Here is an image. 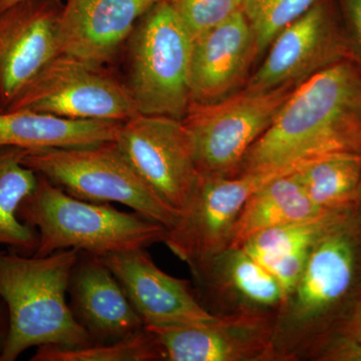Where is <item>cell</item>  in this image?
Here are the masks:
<instances>
[{
    "label": "cell",
    "instance_id": "10",
    "mask_svg": "<svg viewBox=\"0 0 361 361\" xmlns=\"http://www.w3.org/2000/svg\"><path fill=\"white\" fill-rule=\"evenodd\" d=\"M296 169L233 177L201 175L189 206L168 230L164 243L187 264L219 253L231 245L235 227L252 195L269 180Z\"/></svg>",
    "mask_w": 361,
    "mask_h": 361
},
{
    "label": "cell",
    "instance_id": "15",
    "mask_svg": "<svg viewBox=\"0 0 361 361\" xmlns=\"http://www.w3.org/2000/svg\"><path fill=\"white\" fill-rule=\"evenodd\" d=\"M101 258L146 327L203 324L220 317L202 305L191 282L161 270L147 248L118 252Z\"/></svg>",
    "mask_w": 361,
    "mask_h": 361
},
{
    "label": "cell",
    "instance_id": "29",
    "mask_svg": "<svg viewBox=\"0 0 361 361\" xmlns=\"http://www.w3.org/2000/svg\"><path fill=\"white\" fill-rule=\"evenodd\" d=\"M26 1H30V0H0V13H4L6 9L11 8V7L18 6V4ZM54 1L63 4V0H54Z\"/></svg>",
    "mask_w": 361,
    "mask_h": 361
},
{
    "label": "cell",
    "instance_id": "20",
    "mask_svg": "<svg viewBox=\"0 0 361 361\" xmlns=\"http://www.w3.org/2000/svg\"><path fill=\"white\" fill-rule=\"evenodd\" d=\"M342 215V211H334L313 219L271 228L253 235L240 247L276 278L287 297L300 278L317 240Z\"/></svg>",
    "mask_w": 361,
    "mask_h": 361
},
{
    "label": "cell",
    "instance_id": "6",
    "mask_svg": "<svg viewBox=\"0 0 361 361\" xmlns=\"http://www.w3.org/2000/svg\"><path fill=\"white\" fill-rule=\"evenodd\" d=\"M23 164L80 200L123 204L168 230L179 220L180 214L142 180L115 142L30 149Z\"/></svg>",
    "mask_w": 361,
    "mask_h": 361
},
{
    "label": "cell",
    "instance_id": "12",
    "mask_svg": "<svg viewBox=\"0 0 361 361\" xmlns=\"http://www.w3.org/2000/svg\"><path fill=\"white\" fill-rule=\"evenodd\" d=\"M188 266L195 293L212 314L276 317L286 298L276 278L242 247H228Z\"/></svg>",
    "mask_w": 361,
    "mask_h": 361
},
{
    "label": "cell",
    "instance_id": "22",
    "mask_svg": "<svg viewBox=\"0 0 361 361\" xmlns=\"http://www.w3.org/2000/svg\"><path fill=\"white\" fill-rule=\"evenodd\" d=\"M28 151L0 146V244L23 255H33L39 246V233L18 216L21 202L32 193L39 180L23 164Z\"/></svg>",
    "mask_w": 361,
    "mask_h": 361
},
{
    "label": "cell",
    "instance_id": "4",
    "mask_svg": "<svg viewBox=\"0 0 361 361\" xmlns=\"http://www.w3.org/2000/svg\"><path fill=\"white\" fill-rule=\"evenodd\" d=\"M344 221L343 214L317 240L300 278L275 317L273 345L278 361L313 357L324 322L355 285L358 242Z\"/></svg>",
    "mask_w": 361,
    "mask_h": 361
},
{
    "label": "cell",
    "instance_id": "13",
    "mask_svg": "<svg viewBox=\"0 0 361 361\" xmlns=\"http://www.w3.org/2000/svg\"><path fill=\"white\" fill-rule=\"evenodd\" d=\"M275 317L224 315L203 324L147 326L163 360L278 361L273 345Z\"/></svg>",
    "mask_w": 361,
    "mask_h": 361
},
{
    "label": "cell",
    "instance_id": "25",
    "mask_svg": "<svg viewBox=\"0 0 361 361\" xmlns=\"http://www.w3.org/2000/svg\"><path fill=\"white\" fill-rule=\"evenodd\" d=\"M318 0H241V11L248 20L259 56H263L274 37L292 21L310 11Z\"/></svg>",
    "mask_w": 361,
    "mask_h": 361
},
{
    "label": "cell",
    "instance_id": "1",
    "mask_svg": "<svg viewBox=\"0 0 361 361\" xmlns=\"http://www.w3.org/2000/svg\"><path fill=\"white\" fill-rule=\"evenodd\" d=\"M342 153L361 154V71L349 59L297 85L235 176Z\"/></svg>",
    "mask_w": 361,
    "mask_h": 361
},
{
    "label": "cell",
    "instance_id": "17",
    "mask_svg": "<svg viewBox=\"0 0 361 361\" xmlns=\"http://www.w3.org/2000/svg\"><path fill=\"white\" fill-rule=\"evenodd\" d=\"M259 58L255 37L241 11L192 39L191 102L219 101L245 87Z\"/></svg>",
    "mask_w": 361,
    "mask_h": 361
},
{
    "label": "cell",
    "instance_id": "30",
    "mask_svg": "<svg viewBox=\"0 0 361 361\" xmlns=\"http://www.w3.org/2000/svg\"><path fill=\"white\" fill-rule=\"evenodd\" d=\"M6 331L7 325H6V320H4V314H2L1 306H0V351H1L4 339H6Z\"/></svg>",
    "mask_w": 361,
    "mask_h": 361
},
{
    "label": "cell",
    "instance_id": "21",
    "mask_svg": "<svg viewBox=\"0 0 361 361\" xmlns=\"http://www.w3.org/2000/svg\"><path fill=\"white\" fill-rule=\"evenodd\" d=\"M329 211L322 210L308 198L295 170L285 173L266 183L247 201L230 247L242 246L246 240L264 230L313 219Z\"/></svg>",
    "mask_w": 361,
    "mask_h": 361
},
{
    "label": "cell",
    "instance_id": "16",
    "mask_svg": "<svg viewBox=\"0 0 361 361\" xmlns=\"http://www.w3.org/2000/svg\"><path fill=\"white\" fill-rule=\"evenodd\" d=\"M159 0H63L59 54L106 66L122 51L140 18Z\"/></svg>",
    "mask_w": 361,
    "mask_h": 361
},
{
    "label": "cell",
    "instance_id": "14",
    "mask_svg": "<svg viewBox=\"0 0 361 361\" xmlns=\"http://www.w3.org/2000/svg\"><path fill=\"white\" fill-rule=\"evenodd\" d=\"M63 4L30 0L0 13V104L6 111L58 56Z\"/></svg>",
    "mask_w": 361,
    "mask_h": 361
},
{
    "label": "cell",
    "instance_id": "19",
    "mask_svg": "<svg viewBox=\"0 0 361 361\" xmlns=\"http://www.w3.org/2000/svg\"><path fill=\"white\" fill-rule=\"evenodd\" d=\"M122 123L71 120L30 110L0 113V146L78 148L115 142Z\"/></svg>",
    "mask_w": 361,
    "mask_h": 361
},
{
    "label": "cell",
    "instance_id": "26",
    "mask_svg": "<svg viewBox=\"0 0 361 361\" xmlns=\"http://www.w3.org/2000/svg\"><path fill=\"white\" fill-rule=\"evenodd\" d=\"M192 39L241 11V0H165Z\"/></svg>",
    "mask_w": 361,
    "mask_h": 361
},
{
    "label": "cell",
    "instance_id": "32",
    "mask_svg": "<svg viewBox=\"0 0 361 361\" xmlns=\"http://www.w3.org/2000/svg\"><path fill=\"white\" fill-rule=\"evenodd\" d=\"M1 111H4V108H2L1 104H0V113H1Z\"/></svg>",
    "mask_w": 361,
    "mask_h": 361
},
{
    "label": "cell",
    "instance_id": "9",
    "mask_svg": "<svg viewBox=\"0 0 361 361\" xmlns=\"http://www.w3.org/2000/svg\"><path fill=\"white\" fill-rule=\"evenodd\" d=\"M115 142L161 200L179 214L186 210L201 174L183 121L137 114L122 123Z\"/></svg>",
    "mask_w": 361,
    "mask_h": 361
},
{
    "label": "cell",
    "instance_id": "8",
    "mask_svg": "<svg viewBox=\"0 0 361 361\" xmlns=\"http://www.w3.org/2000/svg\"><path fill=\"white\" fill-rule=\"evenodd\" d=\"M20 110L118 123L139 114L123 80L106 66L63 54L49 61L6 111Z\"/></svg>",
    "mask_w": 361,
    "mask_h": 361
},
{
    "label": "cell",
    "instance_id": "5",
    "mask_svg": "<svg viewBox=\"0 0 361 361\" xmlns=\"http://www.w3.org/2000/svg\"><path fill=\"white\" fill-rule=\"evenodd\" d=\"M123 49V82L137 113L183 121L191 104L192 37L165 0L140 18Z\"/></svg>",
    "mask_w": 361,
    "mask_h": 361
},
{
    "label": "cell",
    "instance_id": "11",
    "mask_svg": "<svg viewBox=\"0 0 361 361\" xmlns=\"http://www.w3.org/2000/svg\"><path fill=\"white\" fill-rule=\"evenodd\" d=\"M265 52L262 63L246 82L249 89L297 87L320 71L350 59L341 23L322 0L285 26Z\"/></svg>",
    "mask_w": 361,
    "mask_h": 361
},
{
    "label": "cell",
    "instance_id": "7",
    "mask_svg": "<svg viewBox=\"0 0 361 361\" xmlns=\"http://www.w3.org/2000/svg\"><path fill=\"white\" fill-rule=\"evenodd\" d=\"M296 87L260 90L242 87L213 102H191L183 123L201 175H236L251 147L275 120Z\"/></svg>",
    "mask_w": 361,
    "mask_h": 361
},
{
    "label": "cell",
    "instance_id": "24",
    "mask_svg": "<svg viewBox=\"0 0 361 361\" xmlns=\"http://www.w3.org/2000/svg\"><path fill=\"white\" fill-rule=\"evenodd\" d=\"M32 361H155L163 360L155 336L146 326L130 336L82 348L54 345L37 348Z\"/></svg>",
    "mask_w": 361,
    "mask_h": 361
},
{
    "label": "cell",
    "instance_id": "23",
    "mask_svg": "<svg viewBox=\"0 0 361 361\" xmlns=\"http://www.w3.org/2000/svg\"><path fill=\"white\" fill-rule=\"evenodd\" d=\"M305 194L324 211H343L357 199L361 190V154L320 157L296 169Z\"/></svg>",
    "mask_w": 361,
    "mask_h": 361
},
{
    "label": "cell",
    "instance_id": "2",
    "mask_svg": "<svg viewBox=\"0 0 361 361\" xmlns=\"http://www.w3.org/2000/svg\"><path fill=\"white\" fill-rule=\"evenodd\" d=\"M78 256L77 249L47 256L0 251V300L8 310L0 361H16L35 346L82 348L94 344L66 300Z\"/></svg>",
    "mask_w": 361,
    "mask_h": 361
},
{
    "label": "cell",
    "instance_id": "3",
    "mask_svg": "<svg viewBox=\"0 0 361 361\" xmlns=\"http://www.w3.org/2000/svg\"><path fill=\"white\" fill-rule=\"evenodd\" d=\"M37 176V187L18 211V218L39 233L33 255L77 249L104 257L165 241V226L135 212L118 211L108 203L75 198L44 176Z\"/></svg>",
    "mask_w": 361,
    "mask_h": 361
},
{
    "label": "cell",
    "instance_id": "27",
    "mask_svg": "<svg viewBox=\"0 0 361 361\" xmlns=\"http://www.w3.org/2000/svg\"><path fill=\"white\" fill-rule=\"evenodd\" d=\"M361 353V300L356 304L342 329L341 336L323 346L319 360L353 361Z\"/></svg>",
    "mask_w": 361,
    "mask_h": 361
},
{
    "label": "cell",
    "instance_id": "18",
    "mask_svg": "<svg viewBox=\"0 0 361 361\" xmlns=\"http://www.w3.org/2000/svg\"><path fill=\"white\" fill-rule=\"evenodd\" d=\"M68 293L75 319L94 343H108L144 329L118 280L101 257L80 252Z\"/></svg>",
    "mask_w": 361,
    "mask_h": 361
},
{
    "label": "cell",
    "instance_id": "28",
    "mask_svg": "<svg viewBox=\"0 0 361 361\" xmlns=\"http://www.w3.org/2000/svg\"><path fill=\"white\" fill-rule=\"evenodd\" d=\"M341 6L350 59L361 71V0H341Z\"/></svg>",
    "mask_w": 361,
    "mask_h": 361
},
{
    "label": "cell",
    "instance_id": "31",
    "mask_svg": "<svg viewBox=\"0 0 361 361\" xmlns=\"http://www.w3.org/2000/svg\"><path fill=\"white\" fill-rule=\"evenodd\" d=\"M353 361H361V353H360V355H356L355 357L353 358Z\"/></svg>",
    "mask_w": 361,
    "mask_h": 361
}]
</instances>
